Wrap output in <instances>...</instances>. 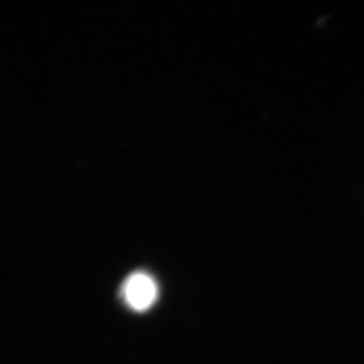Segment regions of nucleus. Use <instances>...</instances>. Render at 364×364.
Returning a JSON list of instances; mask_svg holds the SVG:
<instances>
[{
  "mask_svg": "<svg viewBox=\"0 0 364 364\" xmlns=\"http://www.w3.org/2000/svg\"><path fill=\"white\" fill-rule=\"evenodd\" d=\"M122 297L132 311H149L158 299V287L154 278L144 272L131 274L122 287Z\"/></svg>",
  "mask_w": 364,
  "mask_h": 364,
  "instance_id": "nucleus-1",
  "label": "nucleus"
}]
</instances>
